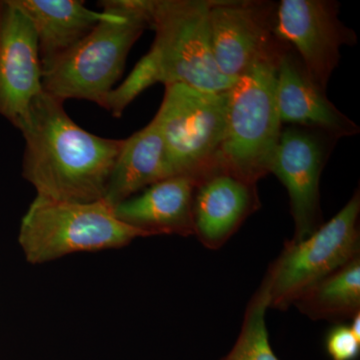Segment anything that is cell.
Instances as JSON below:
<instances>
[{"mask_svg":"<svg viewBox=\"0 0 360 360\" xmlns=\"http://www.w3.org/2000/svg\"><path fill=\"white\" fill-rule=\"evenodd\" d=\"M25 137L22 175L37 196L68 202L103 200L124 139L90 134L42 91L20 129Z\"/></svg>","mask_w":360,"mask_h":360,"instance_id":"6da1fadb","label":"cell"},{"mask_svg":"<svg viewBox=\"0 0 360 360\" xmlns=\"http://www.w3.org/2000/svg\"><path fill=\"white\" fill-rule=\"evenodd\" d=\"M338 13L340 4L330 0H281L276 6L274 37L290 45L323 90L340 63L341 47L357 42Z\"/></svg>","mask_w":360,"mask_h":360,"instance_id":"ba28073f","label":"cell"},{"mask_svg":"<svg viewBox=\"0 0 360 360\" xmlns=\"http://www.w3.org/2000/svg\"><path fill=\"white\" fill-rule=\"evenodd\" d=\"M326 349L331 360H357L360 341L352 335L349 326L338 324L326 335Z\"/></svg>","mask_w":360,"mask_h":360,"instance_id":"ffe728a7","label":"cell"},{"mask_svg":"<svg viewBox=\"0 0 360 360\" xmlns=\"http://www.w3.org/2000/svg\"><path fill=\"white\" fill-rule=\"evenodd\" d=\"M349 328L352 335L356 338L357 340L360 341V312L352 317Z\"/></svg>","mask_w":360,"mask_h":360,"instance_id":"44dd1931","label":"cell"},{"mask_svg":"<svg viewBox=\"0 0 360 360\" xmlns=\"http://www.w3.org/2000/svg\"><path fill=\"white\" fill-rule=\"evenodd\" d=\"M227 91L165 85L162 103L153 120L165 144L170 177L188 176L198 184L206 175L222 169L220 155L226 134Z\"/></svg>","mask_w":360,"mask_h":360,"instance_id":"5b68a950","label":"cell"},{"mask_svg":"<svg viewBox=\"0 0 360 360\" xmlns=\"http://www.w3.org/2000/svg\"><path fill=\"white\" fill-rule=\"evenodd\" d=\"M98 6L110 18L42 68V89L61 103L84 99L103 108L130 49L149 27V0H103Z\"/></svg>","mask_w":360,"mask_h":360,"instance_id":"7a4b0ae2","label":"cell"},{"mask_svg":"<svg viewBox=\"0 0 360 360\" xmlns=\"http://www.w3.org/2000/svg\"><path fill=\"white\" fill-rule=\"evenodd\" d=\"M37 33L41 68L70 51L101 21L105 11H90L82 0H15Z\"/></svg>","mask_w":360,"mask_h":360,"instance_id":"9a60e30c","label":"cell"},{"mask_svg":"<svg viewBox=\"0 0 360 360\" xmlns=\"http://www.w3.org/2000/svg\"><path fill=\"white\" fill-rule=\"evenodd\" d=\"M335 139L317 130L288 127L281 130L270 174L288 189L297 243L321 226L319 182Z\"/></svg>","mask_w":360,"mask_h":360,"instance_id":"9c48e42d","label":"cell"},{"mask_svg":"<svg viewBox=\"0 0 360 360\" xmlns=\"http://www.w3.org/2000/svg\"><path fill=\"white\" fill-rule=\"evenodd\" d=\"M276 6L270 1L210 0V40L222 75L240 77L274 37Z\"/></svg>","mask_w":360,"mask_h":360,"instance_id":"8fae6325","label":"cell"},{"mask_svg":"<svg viewBox=\"0 0 360 360\" xmlns=\"http://www.w3.org/2000/svg\"><path fill=\"white\" fill-rule=\"evenodd\" d=\"M259 207L257 184L224 170L212 172L194 191V236L205 248L219 250Z\"/></svg>","mask_w":360,"mask_h":360,"instance_id":"4fadbf2b","label":"cell"},{"mask_svg":"<svg viewBox=\"0 0 360 360\" xmlns=\"http://www.w3.org/2000/svg\"><path fill=\"white\" fill-rule=\"evenodd\" d=\"M284 46L274 35L227 91L226 134L220 165L224 172L252 184L270 174L283 130L276 82Z\"/></svg>","mask_w":360,"mask_h":360,"instance_id":"3957f363","label":"cell"},{"mask_svg":"<svg viewBox=\"0 0 360 360\" xmlns=\"http://www.w3.org/2000/svg\"><path fill=\"white\" fill-rule=\"evenodd\" d=\"M269 297L264 284L255 291L246 307L245 319L236 345L219 360H279L269 342L265 314Z\"/></svg>","mask_w":360,"mask_h":360,"instance_id":"ac0fdd59","label":"cell"},{"mask_svg":"<svg viewBox=\"0 0 360 360\" xmlns=\"http://www.w3.org/2000/svg\"><path fill=\"white\" fill-rule=\"evenodd\" d=\"M165 144L155 120L124 139L103 200L115 207L135 193L168 179Z\"/></svg>","mask_w":360,"mask_h":360,"instance_id":"2e32d148","label":"cell"},{"mask_svg":"<svg viewBox=\"0 0 360 360\" xmlns=\"http://www.w3.org/2000/svg\"><path fill=\"white\" fill-rule=\"evenodd\" d=\"M210 6V0H149V27L155 32L150 51L161 84L224 92L238 79L225 77L215 63Z\"/></svg>","mask_w":360,"mask_h":360,"instance_id":"8992f818","label":"cell"},{"mask_svg":"<svg viewBox=\"0 0 360 360\" xmlns=\"http://www.w3.org/2000/svg\"><path fill=\"white\" fill-rule=\"evenodd\" d=\"M160 82V72L153 52L149 51L134 66L129 77L120 86L106 96L103 108L116 118L122 117L125 108L144 90Z\"/></svg>","mask_w":360,"mask_h":360,"instance_id":"d6986e66","label":"cell"},{"mask_svg":"<svg viewBox=\"0 0 360 360\" xmlns=\"http://www.w3.org/2000/svg\"><path fill=\"white\" fill-rule=\"evenodd\" d=\"M360 194L333 219L303 240H288L270 264L262 284L269 307L288 310L309 288L343 265L360 257Z\"/></svg>","mask_w":360,"mask_h":360,"instance_id":"52a82bcc","label":"cell"},{"mask_svg":"<svg viewBox=\"0 0 360 360\" xmlns=\"http://www.w3.org/2000/svg\"><path fill=\"white\" fill-rule=\"evenodd\" d=\"M42 91L34 28L15 0H0V115L20 129Z\"/></svg>","mask_w":360,"mask_h":360,"instance_id":"30bf717a","label":"cell"},{"mask_svg":"<svg viewBox=\"0 0 360 360\" xmlns=\"http://www.w3.org/2000/svg\"><path fill=\"white\" fill-rule=\"evenodd\" d=\"M276 103L281 124L317 130L335 141L359 132L356 123L343 115L329 101L326 90L315 84L288 44L279 59Z\"/></svg>","mask_w":360,"mask_h":360,"instance_id":"7c38bea8","label":"cell"},{"mask_svg":"<svg viewBox=\"0 0 360 360\" xmlns=\"http://www.w3.org/2000/svg\"><path fill=\"white\" fill-rule=\"evenodd\" d=\"M295 305L314 321H342L360 312V257L315 283Z\"/></svg>","mask_w":360,"mask_h":360,"instance_id":"e0dca14e","label":"cell"},{"mask_svg":"<svg viewBox=\"0 0 360 360\" xmlns=\"http://www.w3.org/2000/svg\"><path fill=\"white\" fill-rule=\"evenodd\" d=\"M198 181L188 176L168 177L115 207L120 221L148 233L194 236L193 203Z\"/></svg>","mask_w":360,"mask_h":360,"instance_id":"5bb4252c","label":"cell"},{"mask_svg":"<svg viewBox=\"0 0 360 360\" xmlns=\"http://www.w3.org/2000/svg\"><path fill=\"white\" fill-rule=\"evenodd\" d=\"M146 232L115 217L105 200L68 202L37 196L21 219L18 243L30 264L66 255L124 248Z\"/></svg>","mask_w":360,"mask_h":360,"instance_id":"277c9868","label":"cell"}]
</instances>
